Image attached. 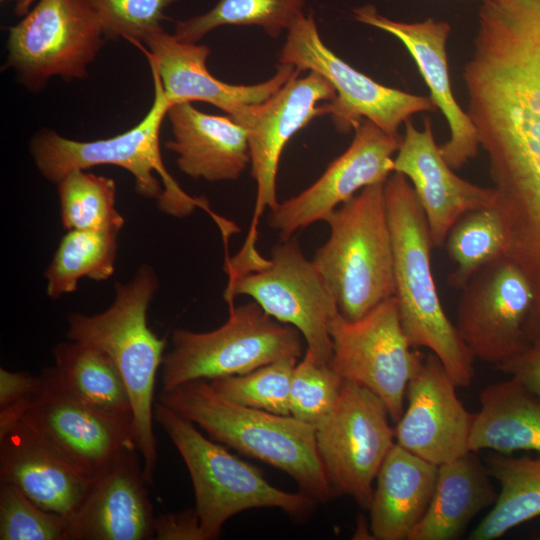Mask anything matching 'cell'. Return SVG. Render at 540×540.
Wrapping results in <instances>:
<instances>
[{
	"instance_id": "6da1fadb",
	"label": "cell",
	"mask_w": 540,
	"mask_h": 540,
	"mask_svg": "<svg viewBox=\"0 0 540 540\" xmlns=\"http://www.w3.org/2000/svg\"><path fill=\"white\" fill-rule=\"evenodd\" d=\"M392 236L398 314L412 348L425 347L442 362L457 387L470 386L474 357L442 307L431 267V240L425 213L409 180L393 172L385 182Z\"/></svg>"
},
{
	"instance_id": "7a4b0ae2",
	"label": "cell",
	"mask_w": 540,
	"mask_h": 540,
	"mask_svg": "<svg viewBox=\"0 0 540 540\" xmlns=\"http://www.w3.org/2000/svg\"><path fill=\"white\" fill-rule=\"evenodd\" d=\"M159 402L212 440L287 473L316 503H326L334 496L318 454L315 426L292 415L237 404L202 379L161 391Z\"/></svg>"
},
{
	"instance_id": "3957f363",
	"label": "cell",
	"mask_w": 540,
	"mask_h": 540,
	"mask_svg": "<svg viewBox=\"0 0 540 540\" xmlns=\"http://www.w3.org/2000/svg\"><path fill=\"white\" fill-rule=\"evenodd\" d=\"M158 287L156 271L143 264L132 279L115 285V298L108 309L94 315L69 314L66 332L68 340L104 351L119 369L130 396L135 441L148 484L153 483L157 466L154 395L167 344L147 320Z\"/></svg>"
},
{
	"instance_id": "277c9868",
	"label": "cell",
	"mask_w": 540,
	"mask_h": 540,
	"mask_svg": "<svg viewBox=\"0 0 540 540\" xmlns=\"http://www.w3.org/2000/svg\"><path fill=\"white\" fill-rule=\"evenodd\" d=\"M154 85L152 105L133 128L116 136L93 141L65 138L55 131L37 133L30 142V153L41 175L57 184L72 170L114 165L127 170L135 179L136 192L157 201L159 209L171 216L186 217L199 207L210 213L205 199L188 195L170 175L160 152V128L173 103L163 89L158 72L150 66Z\"/></svg>"
},
{
	"instance_id": "5b68a950",
	"label": "cell",
	"mask_w": 540,
	"mask_h": 540,
	"mask_svg": "<svg viewBox=\"0 0 540 540\" xmlns=\"http://www.w3.org/2000/svg\"><path fill=\"white\" fill-rule=\"evenodd\" d=\"M384 183L363 188L327 218V241L313 262L338 310L356 320L395 294L394 257Z\"/></svg>"
},
{
	"instance_id": "8992f818",
	"label": "cell",
	"mask_w": 540,
	"mask_h": 540,
	"mask_svg": "<svg viewBox=\"0 0 540 540\" xmlns=\"http://www.w3.org/2000/svg\"><path fill=\"white\" fill-rule=\"evenodd\" d=\"M154 420L188 469L205 540L218 539L231 517L252 508H278L293 519L312 512L313 499L301 491L292 493L271 485L258 469L206 438L192 422L159 401Z\"/></svg>"
},
{
	"instance_id": "52a82bcc",
	"label": "cell",
	"mask_w": 540,
	"mask_h": 540,
	"mask_svg": "<svg viewBox=\"0 0 540 540\" xmlns=\"http://www.w3.org/2000/svg\"><path fill=\"white\" fill-rule=\"evenodd\" d=\"M302 335L256 302L229 307V317L207 332L176 329L162 362V391L193 380L240 375L302 354Z\"/></svg>"
},
{
	"instance_id": "ba28073f",
	"label": "cell",
	"mask_w": 540,
	"mask_h": 540,
	"mask_svg": "<svg viewBox=\"0 0 540 540\" xmlns=\"http://www.w3.org/2000/svg\"><path fill=\"white\" fill-rule=\"evenodd\" d=\"M337 98L333 86L320 74L309 71L292 77L266 101L250 106L233 120L248 133L251 176L256 182V201L246 240L229 258L238 273L261 267L266 258L256 249L258 223L266 208L277 204L276 180L282 151L291 137L315 117L331 114Z\"/></svg>"
},
{
	"instance_id": "9c48e42d",
	"label": "cell",
	"mask_w": 540,
	"mask_h": 540,
	"mask_svg": "<svg viewBox=\"0 0 540 540\" xmlns=\"http://www.w3.org/2000/svg\"><path fill=\"white\" fill-rule=\"evenodd\" d=\"M293 238L275 245L263 267L228 278L224 299L231 307L237 296L251 297L269 316L295 327L307 349L329 363V323L338 306L314 262Z\"/></svg>"
},
{
	"instance_id": "30bf717a",
	"label": "cell",
	"mask_w": 540,
	"mask_h": 540,
	"mask_svg": "<svg viewBox=\"0 0 540 540\" xmlns=\"http://www.w3.org/2000/svg\"><path fill=\"white\" fill-rule=\"evenodd\" d=\"M279 64L292 65L323 76L334 88L331 118L341 133L355 130L368 119L388 134L413 114L435 112L430 97L415 95L374 81L338 57L322 41L313 14L302 15L287 31L278 54Z\"/></svg>"
},
{
	"instance_id": "8fae6325",
	"label": "cell",
	"mask_w": 540,
	"mask_h": 540,
	"mask_svg": "<svg viewBox=\"0 0 540 540\" xmlns=\"http://www.w3.org/2000/svg\"><path fill=\"white\" fill-rule=\"evenodd\" d=\"M384 402L369 389L345 381L329 415L315 426L318 454L334 493L369 508L373 482L394 445Z\"/></svg>"
},
{
	"instance_id": "7c38bea8",
	"label": "cell",
	"mask_w": 540,
	"mask_h": 540,
	"mask_svg": "<svg viewBox=\"0 0 540 540\" xmlns=\"http://www.w3.org/2000/svg\"><path fill=\"white\" fill-rule=\"evenodd\" d=\"M332 342L330 367L345 381L376 394L390 418L404 412L409 380L425 355L413 351L403 332L395 297L363 317L349 320L337 313L329 323Z\"/></svg>"
},
{
	"instance_id": "4fadbf2b",
	"label": "cell",
	"mask_w": 540,
	"mask_h": 540,
	"mask_svg": "<svg viewBox=\"0 0 540 540\" xmlns=\"http://www.w3.org/2000/svg\"><path fill=\"white\" fill-rule=\"evenodd\" d=\"M8 31L7 65L35 89L55 76L85 78L106 40L88 0H38Z\"/></svg>"
},
{
	"instance_id": "5bb4252c",
	"label": "cell",
	"mask_w": 540,
	"mask_h": 540,
	"mask_svg": "<svg viewBox=\"0 0 540 540\" xmlns=\"http://www.w3.org/2000/svg\"><path fill=\"white\" fill-rule=\"evenodd\" d=\"M40 375V391L15 424L29 428L78 471L95 478L123 450L136 445L132 417L114 415L76 399L60 385L54 367L45 368Z\"/></svg>"
},
{
	"instance_id": "9a60e30c",
	"label": "cell",
	"mask_w": 540,
	"mask_h": 540,
	"mask_svg": "<svg viewBox=\"0 0 540 540\" xmlns=\"http://www.w3.org/2000/svg\"><path fill=\"white\" fill-rule=\"evenodd\" d=\"M532 302L529 281L505 255L475 273L462 289L455 325L473 357L495 366L526 349Z\"/></svg>"
},
{
	"instance_id": "2e32d148",
	"label": "cell",
	"mask_w": 540,
	"mask_h": 540,
	"mask_svg": "<svg viewBox=\"0 0 540 540\" xmlns=\"http://www.w3.org/2000/svg\"><path fill=\"white\" fill-rule=\"evenodd\" d=\"M354 131L350 146L313 184L269 210L268 225L281 240L292 238L298 230L317 221H326L358 191L386 182L394 172L393 155L402 136L388 134L368 119H363Z\"/></svg>"
},
{
	"instance_id": "e0dca14e",
	"label": "cell",
	"mask_w": 540,
	"mask_h": 540,
	"mask_svg": "<svg viewBox=\"0 0 540 540\" xmlns=\"http://www.w3.org/2000/svg\"><path fill=\"white\" fill-rule=\"evenodd\" d=\"M456 387L440 359L433 352L425 355L409 380L395 442L438 466L468 453L474 414L466 410Z\"/></svg>"
},
{
	"instance_id": "ac0fdd59",
	"label": "cell",
	"mask_w": 540,
	"mask_h": 540,
	"mask_svg": "<svg viewBox=\"0 0 540 540\" xmlns=\"http://www.w3.org/2000/svg\"><path fill=\"white\" fill-rule=\"evenodd\" d=\"M139 48L150 66L159 74L163 89L173 103L201 101L216 106L232 119L250 106L274 95L292 77L302 71L292 65L279 64L268 80L253 85H234L215 78L207 69L210 49L206 45L186 43L163 29L148 35Z\"/></svg>"
},
{
	"instance_id": "d6986e66",
	"label": "cell",
	"mask_w": 540,
	"mask_h": 540,
	"mask_svg": "<svg viewBox=\"0 0 540 540\" xmlns=\"http://www.w3.org/2000/svg\"><path fill=\"white\" fill-rule=\"evenodd\" d=\"M354 19L397 38L413 58L430 91V98L445 117L450 137L439 146L452 169H459L475 158L479 142L468 114L456 101L450 83L447 40L451 26L447 21L426 18L417 22L396 21L380 14L371 4L352 10Z\"/></svg>"
},
{
	"instance_id": "ffe728a7",
	"label": "cell",
	"mask_w": 540,
	"mask_h": 540,
	"mask_svg": "<svg viewBox=\"0 0 540 540\" xmlns=\"http://www.w3.org/2000/svg\"><path fill=\"white\" fill-rule=\"evenodd\" d=\"M136 445L123 450L68 519L67 540L154 539V514Z\"/></svg>"
},
{
	"instance_id": "44dd1931",
	"label": "cell",
	"mask_w": 540,
	"mask_h": 540,
	"mask_svg": "<svg viewBox=\"0 0 540 540\" xmlns=\"http://www.w3.org/2000/svg\"><path fill=\"white\" fill-rule=\"evenodd\" d=\"M394 158V172L411 183L425 213L433 247H442L446 237L465 213L493 207L492 187L473 184L453 172L435 142L432 122L424 119L418 130L410 119Z\"/></svg>"
},
{
	"instance_id": "7402d4cb",
	"label": "cell",
	"mask_w": 540,
	"mask_h": 540,
	"mask_svg": "<svg viewBox=\"0 0 540 540\" xmlns=\"http://www.w3.org/2000/svg\"><path fill=\"white\" fill-rule=\"evenodd\" d=\"M93 479L21 423L0 435V481L15 485L45 510L69 518Z\"/></svg>"
},
{
	"instance_id": "603a6c76",
	"label": "cell",
	"mask_w": 540,
	"mask_h": 540,
	"mask_svg": "<svg viewBox=\"0 0 540 540\" xmlns=\"http://www.w3.org/2000/svg\"><path fill=\"white\" fill-rule=\"evenodd\" d=\"M173 139L165 147L177 155L178 168L193 179L237 180L250 164L247 130L230 116L203 113L190 102L167 113Z\"/></svg>"
},
{
	"instance_id": "cb8c5ba5",
	"label": "cell",
	"mask_w": 540,
	"mask_h": 540,
	"mask_svg": "<svg viewBox=\"0 0 540 540\" xmlns=\"http://www.w3.org/2000/svg\"><path fill=\"white\" fill-rule=\"evenodd\" d=\"M437 476L438 465L395 442L378 471L368 508L373 538L408 540L429 508Z\"/></svg>"
},
{
	"instance_id": "d4e9b609",
	"label": "cell",
	"mask_w": 540,
	"mask_h": 540,
	"mask_svg": "<svg viewBox=\"0 0 540 540\" xmlns=\"http://www.w3.org/2000/svg\"><path fill=\"white\" fill-rule=\"evenodd\" d=\"M476 453L469 451L438 466L429 508L408 540L456 539L477 514L494 505L498 493Z\"/></svg>"
},
{
	"instance_id": "484cf974",
	"label": "cell",
	"mask_w": 540,
	"mask_h": 540,
	"mask_svg": "<svg viewBox=\"0 0 540 540\" xmlns=\"http://www.w3.org/2000/svg\"><path fill=\"white\" fill-rule=\"evenodd\" d=\"M480 410L474 414L469 449L540 454V395L510 378L486 386L479 395Z\"/></svg>"
},
{
	"instance_id": "4316f807",
	"label": "cell",
	"mask_w": 540,
	"mask_h": 540,
	"mask_svg": "<svg viewBox=\"0 0 540 540\" xmlns=\"http://www.w3.org/2000/svg\"><path fill=\"white\" fill-rule=\"evenodd\" d=\"M60 385L76 399L99 410L132 417L130 396L114 361L86 343L63 341L52 348Z\"/></svg>"
},
{
	"instance_id": "83f0119b",
	"label": "cell",
	"mask_w": 540,
	"mask_h": 540,
	"mask_svg": "<svg viewBox=\"0 0 540 540\" xmlns=\"http://www.w3.org/2000/svg\"><path fill=\"white\" fill-rule=\"evenodd\" d=\"M486 467L500 485L496 502L471 532V540H493L540 516V458L496 453Z\"/></svg>"
},
{
	"instance_id": "f1b7e54d",
	"label": "cell",
	"mask_w": 540,
	"mask_h": 540,
	"mask_svg": "<svg viewBox=\"0 0 540 540\" xmlns=\"http://www.w3.org/2000/svg\"><path fill=\"white\" fill-rule=\"evenodd\" d=\"M118 234L68 230L44 272L47 296L59 299L76 291L82 278L95 281L109 279L115 271Z\"/></svg>"
},
{
	"instance_id": "f546056e",
	"label": "cell",
	"mask_w": 540,
	"mask_h": 540,
	"mask_svg": "<svg viewBox=\"0 0 540 540\" xmlns=\"http://www.w3.org/2000/svg\"><path fill=\"white\" fill-rule=\"evenodd\" d=\"M307 0H218L209 11L176 23L174 36L197 43L210 31L224 25L261 27L278 38L304 15Z\"/></svg>"
},
{
	"instance_id": "4dcf8cb0",
	"label": "cell",
	"mask_w": 540,
	"mask_h": 540,
	"mask_svg": "<svg viewBox=\"0 0 540 540\" xmlns=\"http://www.w3.org/2000/svg\"><path fill=\"white\" fill-rule=\"evenodd\" d=\"M56 185L64 229L121 231L125 220L116 208L113 179L76 169Z\"/></svg>"
},
{
	"instance_id": "1f68e13d",
	"label": "cell",
	"mask_w": 540,
	"mask_h": 540,
	"mask_svg": "<svg viewBox=\"0 0 540 540\" xmlns=\"http://www.w3.org/2000/svg\"><path fill=\"white\" fill-rule=\"evenodd\" d=\"M444 244L456 264L448 283L463 289L475 273L505 254V235L497 211L488 207L465 213L452 226Z\"/></svg>"
},
{
	"instance_id": "d6a6232c",
	"label": "cell",
	"mask_w": 540,
	"mask_h": 540,
	"mask_svg": "<svg viewBox=\"0 0 540 540\" xmlns=\"http://www.w3.org/2000/svg\"><path fill=\"white\" fill-rule=\"evenodd\" d=\"M295 358H286L251 372L209 380L223 397L243 406L290 415V389Z\"/></svg>"
},
{
	"instance_id": "836d02e7",
	"label": "cell",
	"mask_w": 540,
	"mask_h": 540,
	"mask_svg": "<svg viewBox=\"0 0 540 540\" xmlns=\"http://www.w3.org/2000/svg\"><path fill=\"white\" fill-rule=\"evenodd\" d=\"M344 379L307 349L291 379L290 415L316 426L334 408Z\"/></svg>"
},
{
	"instance_id": "e575fe53",
	"label": "cell",
	"mask_w": 540,
	"mask_h": 540,
	"mask_svg": "<svg viewBox=\"0 0 540 540\" xmlns=\"http://www.w3.org/2000/svg\"><path fill=\"white\" fill-rule=\"evenodd\" d=\"M68 519L45 510L15 485L0 481L1 540H67Z\"/></svg>"
},
{
	"instance_id": "d590c367",
	"label": "cell",
	"mask_w": 540,
	"mask_h": 540,
	"mask_svg": "<svg viewBox=\"0 0 540 540\" xmlns=\"http://www.w3.org/2000/svg\"><path fill=\"white\" fill-rule=\"evenodd\" d=\"M105 39L124 38L140 44L162 28L164 10L178 0H88Z\"/></svg>"
},
{
	"instance_id": "8d00e7d4",
	"label": "cell",
	"mask_w": 540,
	"mask_h": 540,
	"mask_svg": "<svg viewBox=\"0 0 540 540\" xmlns=\"http://www.w3.org/2000/svg\"><path fill=\"white\" fill-rule=\"evenodd\" d=\"M42 386L41 375L0 369V435L18 420L23 409L38 394Z\"/></svg>"
},
{
	"instance_id": "74e56055",
	"label": "cell",
	"mask_w": 540,
	"mask_h": 540,
	"mask_svg": "<svg viewBox=\"0 0 540 540\" xmlns=\"http://www.w3.org/2000/svg\"><path fill=\"white\" fill-rule=\"evenodd\" d=\"M153 530L156 540H205L195 508L159 514Z\"/></svg>"
},
{
	"instance_id": "f35d334b",
	"label": "cell",
	"mask_w": 540,
	"mask_h": 540,
	"mask_svg": "<svg viewBox=\"0 0 540 540\" xmlns=\"http://www.w3.org/2000/svg\"><path fill=\"white\" fill-rule=\"evenodd\" d=\"M540 395V345H529L519 354L494 366Z\"/></svg>"
},
{
	"instance_id": "ab89813d",
	"label": "cell",
	"mask_w": 540,
	"mask_h": 540,
	"mask_svg": "<svg viewBox=\"0 0 540 540\" xmlns=\"http://www.w3.org/2000/svg\"><path fill=\"white\" fill-rule=\"evenodd\" d=\"M6 1V0H1ZM36 0H15V13L18 16H25L30 11V6L35 2Z\"/></svg>"
},
{
	"instance_id": "60d3db41",
	"label": "cell",
	"mask_w": 540,
	"mask_h": 540,
	"mask_svg": "<svg viewBox=\"0 0 540 540\" xmlns=\"http://www.w3.org/2000/svg\"><path fill=\"white\" fill-rule=\"evenodd\" d=\"M479 1H480V2H484V1H486V0H479Z\"/></svg>"
}]
</instances>
